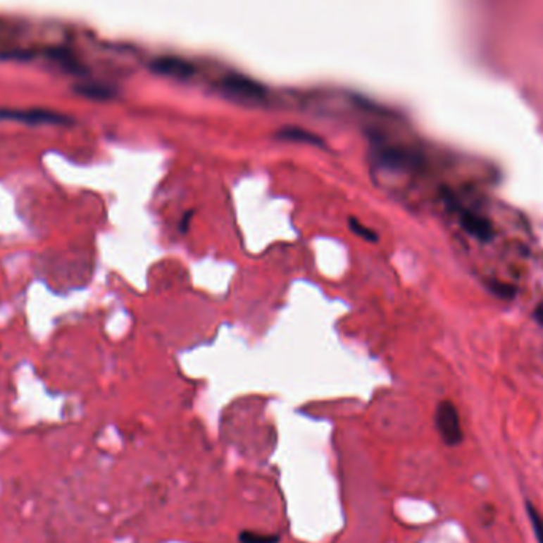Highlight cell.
Masks as SVG:
<instances>
[{
	"label": "cell",
	"instance_id": "obj_7",
	"mask_svg": "<svg viewBox=\"0 0 543 543\" xmlns=\"http://www.w3.org/2000/svg\"><path fill=\"white\" fill-rule=\"evenodd\" d=\"M280 140L286 142H297V143H308V145L323 146V140L320 137L308 132V130L299 129V127H285L277 134Z\"/></svg>",
	"mask_w": 543,
	"mask_h": 543
},
{
	"label": "cell",
	"instance_id": "obj_9",
	"mask_svg": "<svg viewBox=\"0 0 543 543\" xmlns=\"http://www.w3.org/2000/svg\"><path fill=\"white\" fill-rule=\"evenodd\" d=\"M526 510H528V516L530 520V524H532L537 542L543 543V518H542V515L539 513V511H537V508L530 502L526 504Z\"/></svg>",
	"mask_w": 543,
	"mask_h": 543
},
{
	"label": "cell",
	"instance_id": "obj_4",
	"mask_svg": "<svg viewBox=\"0 0 543 543\" xmlns=\"http://www.w3.org/2000/svg\"><path fill=\"white\" fill-rule=\"evenodd\" d=\"M377 161L386 168H394V170L411 172L421 168L424 161L418 153L401 146H385L378 149Z\"/></svg>",
	"mask_w": 543,
	"mask_h": 543
},
{
	"label": "cell",
	"instance_id": "obj_8",
	"mask_svg": "<svg viewBox=\"0 0 543 543\" xmlns=\"http://www.w3.org/2000/svg\"><path fill=\"white\" fill-rule=\"evenodd\" d=\"M75 91H77L80 96L94 99V101H105V99H110L113 96V91H111L108 86H104L99 83L77 85L75 86Z\"/></svg>",
	"mask_w": 543,
	"mask_h": 543
},
{
	"label": "cell",
	"instance_id": "obj_5",
	"mask_svg": "<svg viewBox=\"0 0 543 543\" xmlns=\"http://www.w3.org/2000/svg\"><path fill=\"white\" fill-rule=\"evenodd\" d=\"M221 89L224 91V94L243 102H259L266 97L264 86L256 83L251 78L240 77V75H229V77L223 78Z\"/></svg>",
	"mask_w": 543,
	"mask_h": 543
},
{
	"label": "cell",
	"instance_id": "obj_12",
	"mask_svg": "<svg viewBox=\"0 0 543 543\" xmlns=\"http://www.w3.org/2000/svg\"><path fill=\"white\" fill-rule=\"evenodd\" d=\"M534 318H535V321L539 323L540 326L543 327V302L539 304V305H537V307H535V310H534Z\"/></svg>",
	"mask_w": 543,
	"mask_h": 543
},
{
	"label": "cell",
	"instance_id": "obj_3",
	"mask_svg": "<svg viewBox=\"0 0 543 543\" xmlns=\"http://www.w3.org/2000/svg\"><path fill=\"white\" fill-rule=\"evenodd\" d=\"M435 426L442 440L449 447H454L463 440V427H461V420L458 408L454 407L453 402L443 401L439 404L435 411Z\"/></svg>",
	"mask_w": 543,
	"mask_h": 543
},
{
	"label": "cell",
	"instance_id": "obj_11",
	"mask_svg": "<svg viewBox=\"0 0 543 543\" xmlns=\"http://www.w3.org/2000/svg\"><path fill=\"white\" fill-rule=\"evenodd\" d=\"M242 543H277V537L264 535V534H254V532H242L240 535Z\"/></svg>",
	"mask_w": 543,
	"mask_h": 543
},
{
	"label": "cell",
	"instance_id": "obj_1",
	"mask_svg": "<svg viewBox=\"0 0 543 543\" xmlns=\"http://www.w3.org/2000/svg\"><path fill=\"white\" fill-rule=\"evenodd\" d=\"M443 199H445L448 207L454 211V215L458 216L461 227H463L467 234L482 243L492 242V239H494V226H492V223L488 218L478 213L475 210L466 207V205L461 204L459 199L451 194L449 191L443 192Z\"/></svg>",
	"mask_w": 543,
	"mask_h": 543
},
{
	"label": "cell",
	"instance_id": "obj_2",
	"mask_svg": "<svg viewBox=\"0 0 543 543\" xmlns=\"http://www.w3.org/2000/svg\"><path fill=\"white\" fill-rule=\"evenodd\" d=\"M0 120L24 123L30 124V126H40V124H56V126H61L62 124V126H64V124L72 123L68 116L45 108H2L0 110Z\"/></svg>",
	"mask_w": 543,
	"mask_h": 543
},
{
	"label": "cell",
	"instance_id": "obj_10",
	"mask_svg": "<svg viewBox=\"0 0 543 543\" xmlns=\"http://www.w3.org/2000/svg\"><path fill=\"white\" fill-rule=\"evenodd\" d=\"M349 229L353 230V232L361 237V239H364L367 242H377V232L375 230H372L366 226V224H362L361 221L356 220V218H349Z\"/></svg>",
	"mask_w": 543,
	"mask_h": 543
},
{
	"label": "cell",
	"instance_id": "obj_6",
	"mask_svg": "<svg viewBox=\"0 0 543 543\" xmlns=\"http://www.w3.org/2000/svg\"><path fill=\"white\" fill-rule=\"evenodd\" d=\"M151 68L156 73L177 80H186L194 73V67L188 61L177 58V56H162V58L154 59L151 62Z\"/></svg>",
	"mask_w": 543,
	"mask_h": 543
}]
</instances>
